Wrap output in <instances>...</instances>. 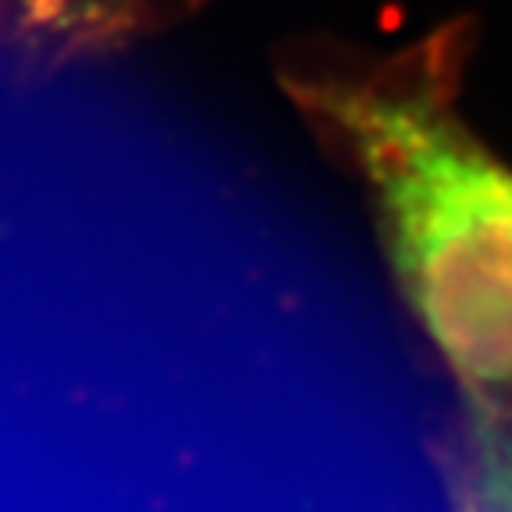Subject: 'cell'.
<instances>
[{"label": "cell", "instance_id": "6da1fadb", "mask_svg": "<svg viewBox=\"0 0 512 512\" xmlns=\"http://www.w3.org/2000/svg\"><path fill=\"white\" fill-rule=\"evenodd\" d=\"M292 93L367 182L395 278L470 406L512 416V168L427 79L306 75Z\"/></svg>", "mask_w": 512, "mask_h": 512}, {"label": "cell", "instance_id": "7a4b0ae2", "mask_svg": "<svg viewBox=\"0 0 512 512\" xmlns=\"http://www.w3.org/2000/svg\"><path fill=\"white\" fill-rule=\"evenodd\" d=\"M459 512H512V416L470 406Z\"/></svg>", "mask_w": 512, "mask_h": 512}, {"label": "cell", "instance_id": "3957f363", "mask_svg": "<svg viewBox=\"0 0 512 512\" xmlns=\"http://www.w3.org/2000/svg\"><path fill=\"white\" fill-rule=\"evenodd\" d=\"M11 4H15L18 18L43 36L86 40L104 25H111L128 0H11Z\"/></svg>", "mask_w": 512, "mask_h": 512}]
</instances>
